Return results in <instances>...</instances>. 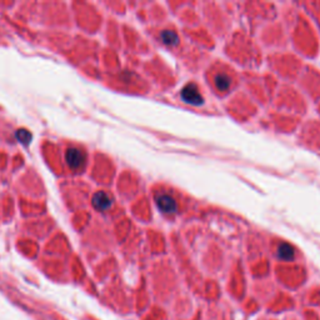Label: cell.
<instances>
[{"mask_svg": "<svg viewBox=\"0 0 320 320\" xmlns=\"http://www.w3.org/2000/svg\"><path fill=\"white\" fill-rule=\"evenodd\" d=\"M15 136H17L18 140H19L22 144H24V145H28V144H30L31 138H33L30 133H29L27 129L18 130L17 134H15Z\"/></svg>", "mask_w": 320, "mask_h": 320, "instance_id": "ba28073f", "label": "cell"}, {"mask_svg": "<svg viewBox=\"0 0 320 320\" xmlns=\"http://www.w3.org/2000/svg\"><path fill=\"white\" fill-rule=\"evenodd\" d=\"M214 85L220 91L229 90L230 85H232V79L226 74H224V73H219L214 78Z\"/></svg>", "mask_w": 320, "mask_h": 320, "instance_id": "52a82bcc", "label": "cell"}, {"mask_svg": "<svg viewBox=\"0 0 320 320\" xmlns=\"http://www.w3.org/2000/svg\"><path fill=\"white\" fill-rule=\"evenodd\" d=\"M65 160L70 168L77 170V169H80L84 166L86 160V155L85 153L81 149H79V148H69L65 153Z\"/></svg>", "mask_w": 320, "mask_h": 320, "instance_id": "7a4b0ae2", "label": "cell"}, {"mask_svg": "<svg viewBox=\"0 0 320 320\" xmlns=\"http://www.w3.org/2000/svg\"><path fill=\"white\" fill-rule=\"evenodd\" d=\"M180 97H182L183 102L189 105L199 107V105L204 104V98H203L202 93L199 91L198 86L194 83L187 84L180 91Z\"/></svg>", "mask_w": 320, "mask_h": 320, "instance_id": "6da1fadb", "label": "cell"}, {"mask_svg": "<svg viewBox=\"0 0 320 320\" xmlns=\"http://www.w3.org/2000/svg\"><path fill=\"white\" fill-rule=\"evenodd\" d=\"M91 202H93V205H94L95 209L100 210V212H105V210H108L109 208L113 205V200H111L110 195L105 193V191H98V193H95Z\"/></svg>", "mask_w": 320, "mask_h": 320, "instance_id": "277c9868", "label": "cell"}, {"mask_svg": "<svg viewBox=\"0 0 320 320\" xmlns=\"http://www.w3.org/2000/svg\"><path fill=\"white\" fill-rule=\"evenodd\" d=\"M159 36L161 43L165 44L166 47H175V45L179 44V36H178V34L174 30L166 29V30L161 31Z\"/></svg>", "mask_w": 320, "mask_h": 320, "instance_id": "8992f818", "label": "cell"}, {"mask_svg": "<svg viewBox=\"0 0 320 320\" xmlns=\"http://www.w3.org/2000/svg\"><path fill=\"white\" fill-rule=\"evenodd\" d=\"M155 204H157L158 209L161 213L165 214H175L178 212V204L175 202V199L173 196L168 195V194H159L155 198Z\"/></svg>", "mask_w": 320, "mask_h": 320, "instance_id": "3957f363", "label": "cell"}, {"mask_svg": "<svg viewBox=\"0 0 320 320\" xmlns=\"http://www.w3.org/2000/svg\"><path fill=\"white\" fill-rule=\"evenodd\" d=\"M276 255H278L279 259L285 260V262H292L294 259V255H295V251H294V248H293L290 244L288 243H282L278 246V250H276Z\"/></svg>", "mask_w": 320, "mask_h": 320, "instance_id": "5b68a950", "label": "cell"}]
</instances>
